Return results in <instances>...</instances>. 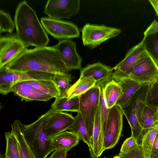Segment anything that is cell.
Listing matches in <instances>:
<instances>
[{"label": "cell", "instance_id": "1", "mask_svg": "<svg viewBox=\"0 0 158 158\" xmlns=\"http://www.w3.org/2000/svg\"><path fill=\"white\" fill-rule=\"evenodd\" d=\"M3 68L13 71H35L69 74L58 52L53 46L27 49L17 59Z\"/></svg>", "mask_w": 158, "mask_h": 158}, {"label": "cell", "instance_id": "2", "mask_svg": "<svg viewBox=\"0 0 158 158\" xmlns=\"http://www.w3.org/2000/svg\"><path fill=\"white\" fill-rule=\"evenodd\" d=\"M16 34L19 40L28 48L46 46L49 39L39 21L35 11L25 1L20 2L14 18Z\"/></svg>", "mask_w": 158, "mask_h": 158}, {"label": "cell", "instance_id": "3", "mask_svg": "<svg viewBox=\"0 0 158 158\" xmlns=\"http://www.w3.org/2000/svg\"><path fill=\"white\" fill-rule=\"evenodd\" d=\"M53 110L50 108L34 122L24 126V139L36 158H46L55 151L52 139L48 137L43 129L45 119Z\"/></svg>", "mask_w": 158, "mask_h": 158}, {"label": "cell", "instance_id": "4", "mask_svg": "<svg viewBox=\"0 0 158 158\" xmlns=\"http://www.w3.org/2000/svg\"><path fill=\"white\" fill-rule=\"evenodd\" d=\"M55 74L35 71H10L0 69V93L5 95L12 92L13 86L18 83L31 80H53Z\"/></svg>", "mask_w": 158, "mask_h": 158}, {"label": "cell", "instance_id": "5", "mask_svg": "<svg viewBox=\"0 0 158 158\" xmlns=\"http://www.w3.org/2000/svg\"><path fill=\"white\" fill-rule=\"evenodd\" d=\"M100 88L98 84L80 96L79 112L84 121L89 142L92 140L95 116L99 104Z\"/></svg>", "mask_w": 158, "mask_h": 158}, {"label": "cell", "instance_id": "6", "mask_svg": "<svg viewBox=\"0 0 158 158\" xmlns=\"http://www.w3.org/2000/svg\"><path fill=\"white\" fill-rule=\"evenodd\" d=\"M83 45L93 49L101 44L118 35L121 32L118 28L86 23L81 29Z\"/></svg>", "mask_w": 158, "mask_h": 158}, {"label": "cell", "instance_id": "7", "mask_svg": "<svg viewBox=\"0 0 158 158\" xmlns=\"http://www.w3.org/2000/svg\"><path fill=\"white\" fill-rule=\"evenodd\" d=\"M123 115L121 107L116 104L110 109L103 139L104 151L118 143L123 130Z\"/></svg>", "mask_w": 158, "mask_h": 158}, {"label": "cell", "instance_id": "8", "mask_svg": "<svg viewBox=\"0 0 158 158\" xmlns=\"http://www.w3.org/2000/svg\"><path fill=\"white\" fill-rule=\"evenodd\" d=\"M27 47L16 33H9L0 37V69L14 61Z\"/></svg>", "mask_w": 158, "mask_h": 158}, {"label": "cell", "instance_id": "9", "mask_svg": "<svg viewBox=\"0 0 158 158\" xmlns=\"http://www.w3.org/2000/svg\"><path fill=\"white\" fill-rule=\"evenodd\" d=\"M40 22L45 31L58 40L71 39L80 35L78 27L70 22L49 17L41 18Z\"/></svg>", "mask_w": 158, "mask_h": 158}, {"label": "cell", "instance_id": "10", "mask_svg": "<svg viewBox=\"0 0 158 158\" xmlns=\"http://www.w3.org/2000/svg\"><path fill=\"white\" fill-rule=\"evenodd\" d=\"M158 76V65L147 52L135 64L128 78L140 84H150Z\"/></svg>", "mask_w": 158, "mask_h": 158}, {"label": "cell", "instance_id": "11", "mask_svg": "<svg viewBox=\"0 0 158 158\" xmlns=\"http://www.w3.org/2000/svg\"><path fill=\"white\" fill-rule=\"evenodd\" d=\"M146 53L142 40L130 49L124 58L112 68V79L118 82L128 78L137 61Z\"/></svg>", "mask_w": 158, "mask_h": 158}, {"label": "cell", "instance_id": "12", "mask_svg": "<svg viewBox=\"0 0 158 158\" xmlns=\"http://www.w3.org/2000/svg\"><path fill=\"white\" fill-rule=\"evenodd\" d=\"M74 121L71 114L53 110L46 118L43 129L48 138L52 139L70 128Z\"/></svg>", "mask_w": 158, "mask_h": 158}, {"label": "cell", "instance_id": "13", "mask_svg": "<svg viewBox=\"0 0 158 158\" xmlns=\"http://www.w3.org/2000/svg\"><path fill=\"white\" fill-rule=\"evenodd\" d=\"M80 4L79 0H48L44 12L52 18L69 19L78 13Z\"/></svg>", "mask_w": 158, "mask_h": 158}, {"label": "cell", "instance_id": "14", "mask_svg": "<svg viewBox=\"0 0 158 158\" xmlns=\"http://www.w3.org/2000/svg\"><path fill=\"white\" fill-rule=\"evenodd\" d=\"M76 46V43L71 39L59 40L56 44L53 46L58 52L69 72L82 69V59L77 52Z\"/></svg>", "mask_w": 158, "mask_h": 158}, {"label": "cell", "instance_id": "15", "mask_svg": "<svg viewBox=\"0 0 158 158\" xmlns=\"http://www.w3.org/2000/svg\"><path fill=\"white\" fill-rule=\"evenodd\" d=\"M12 92L18 96L22 101H47L53 98L31 86L27 81L15 85L11 88Z\"/></svg>", "mask_w": 158, "mask_h": 158}, {"label": "cell", "instance_id": "16", "mask_svg": "<svg viewBox=\"0 0 158 158\" xmlns=\"http://www.w3.org/2000/svg\"><path fill=\"white\" fill-rule=\"evenodd\" d=\"M112 68L100 62L88 64L81 70L79 78H87L97 83L112 78Z\"/></svg>", "mask_w": 158, "mask_h": 158}, {"label": "cell", "instance_id": "17", "mask_svg": "<svg viewBox=\"0 0 158 158\" xmlns=\"http://www.w3.org/2000/svg\"><path fill=\"white\" fill-rule=\"evenodd\" d=\"M122 89V93L116 104L122 108L128 104L143 85L128 78L118 82Z\"/></svg>", "mask_w": 158, "mask_h": 158}, {"label": "cell", "instance_id": "18", "mask_svg": "<svg viewBox=\"0 0 158 158\" xmlns=\"http://www.w3.org/2000/svg\"><path fill=\"white\" fill-rule=\"evenodd\" d=\"M24 125L18 119L15 120L11 124V131L16 138L20 158H36L24 139Z\"/></svg>", "mask_w": 158, "mask_h": 158}, {"label": "cell", "instance_id": "19", "mask_svg": "<svg viewBox=\"0 0 158 158\" xmlns=\"http://www.w3.org/2000/svg\"><path fill=\"white\" fill-rule=\"evenodd\" d=\"M79 140L76 134L67 131L52 139V145L55 150L65 149L69 151L78 143Z\"/></svg>", "mask_w": 158, "mask_h": 158}, {"label": "cell", "instance_id": "20", "mask_svg": "<svg viewBox=\"0 0 158 158\" xmlns=\"http://www.w3.org/2000/svg\"><path fill=\"white\" fill-rule=\"evenodd\" d=\"M104 93L106 106L110 109L116 104L121 94L122 89L118 82L112 78L106 82Z\"/></svg>", "mask_w": 158, "mask_h": 158}, {"label": "cell", "instance_id": "21", "mask_svg": "<svg viewBox=\"0 0 158 158\" xmlns=\"http://www.w3.org/2000/svg\"><path fill=\"white\" fill-rule=\"evenodd\" d=\"M79 97L69 99L65 96L55 98L51 108L56 111H69L78 113L79 112Z\"/></svg>", "mask_w": 158, "mask_h": 158}, {"label": "cell", "instance_id": "22", "mask_svg": "<svg viewBox=\"0 0 158 158\" xmlns=\"http://www.w3.org/2000/svg\"><path fill=\"white\" fill-rule=\"evenodd\" d=\"M96 84L92 79L79 78L69 88L67 92V97L69 99L79 97L95 86Z\"/></svg>", "mask_w": 158, "mask_h": 158}, {"label": "cell", "instance_id": "23", "mask_svg": "<svg viewBox=\"0 0 158 158\" xmlns=\"http://www.w3.org/2000/svg\"><path fill=\"white\" fill-rule=\"evenodd\" d=\"M31 86L53 98L60 97V91L53 80H41L26 81Z\"/></svg>", "mask_w": 158, "mask_h": 158}, {"label": "cell", "instance_id": "24", "mask_svg": "<svg viewBox=\"0 0 158 158\" xmlns=\"http://www.w3.org/2000/svg\"><path fill=\"white\" fill-rule=\"evenodd\" d=\"M142 41L146 51L158 64V32L144 35Z\"/></svg>", "mask_w": 158, "mask_h": 158}, {"label": "cell", "instance_id": "25", "mask_svg": "<svg viewBox=\"0 0 158 158\" xmlns=\"http://www.w3.org/2000/svg\"><path fill=\"white\" fill-rule=\"evenodd\" d=\"M158 131L157 126L143 131L140 144L145 158H150L152 145Z\"/></svg>", "mask_w": 158, "mask_h": 158}, {"label": "cell", "instance_id": "26", "mask_svg": "<svg viewBox=\"0 0 158 158\" xmlns=\"http://www.w3.org/2000/svg\"><path fill=\"white\" fill-rule=\"evenodd\" d=\"M74 122L69 129V131L76 134L80 140L90 147V142L86 128L82 118L79 112L76 116L74 117Z\"/></svg>", "mask_w": 158, "mask_h": 158}, {"label": "cell", "instance_id": "27", "mask_svg": "<svg viewBox=\"0 0 158 158\" xmlns=\"http://www.w3.org/2000/svg\"><path fill=\"white\" fill-rule=\"evenodd\" d=\"M158 118L155 110L146 103L143 112L141 125L143 130L157 126Z\"/></svg>", "mask_w": 158, "mask_h": 158}, {"label": "cell", "instance_id": "28", "mask_svg": "<svg viewBox=\"0 0 158 158\" xmlns=\"http://www.w3.org/2000/svg\"><path fill=\"white\" fill-rule=\"evenodd\" d=\"M6 140L5 157L9 158H20L17 140L15 135L11 131L6 132Z\"/></svg>", "mask_w": 158, "mask_h": 158}, {"label": "cell", "instance_id": "29", "mask_svg": "<svg viewBox=\"0 0 158 158\" xmlns=\"http://www.w3.org/2000/svg\"><path fill=\"white\" fill-rule=\"evenodd\" d=\"M105 81L97 83L100 88V96L99 104L100 108L101 118L102 135L103 139L105 134L107 121L110 110L107 108L104 93V86L106 82Z\"/></svg>", "mask_w": 158, "mask_h": 158}, {"label": "cell", "instance_id": "30", "mask_svg": "<svg viewBox=\"0 0 158 158\" xmlns=\"http://www.w3.org/2000/svg\"><path fill=\"white\" fill-rule=\"evenodd\" d=\"M72 81V76L70 74H55L53 81L60 91V97L66 96L67 92L71 86L70 82Z\"/></svg>", "mask_w": 158, "mask_h": 158}, {"label": "cell", "instance_id": "31", "mask_svg": "<svg viewBox=\"0 0 158 158\" xmlns=\"http://www.w3.org/2000/svg\"><path fill=\"white\" fill-rule=\"evenodd\" d=\"M146 103L155 110L158 118V84L155 82L150 84Z\"/></svg>", "mask_w": 158, "mask_h": 158}, {"label": "cell", "instance_id": "32", "mask_svg": "<svg viewBox=\"0 0 158 158\" xmlns=\"http://www.w3.org/2000/svg\"><path fill=\"white\" fill-rule=\"evenodd\" d=\"M15 24L10 15L0 10V33L8 32L11 33L14 30Z\"/></svg>", "mask_w": 158, "mask_h": 158}, {"label": "cell", "instance_id": "33", "mask_svg": "<svg viewBox=\"0 0 158 158\" xmlns=\"http://www.w3.org/2000/svg\"><path fill=\"white\" fill-rule=\"evenodd\" d=\"M118 156L120 158H145L141 144L138 143L127 152Z\"/></svg>", "mask_w": 158, "mask_h": 158}, {"label": "cell", "instance_id": "34", "mask_svg": "<svg viewBox=\"0 0 158 158\" xmlns=\"http://www.w3.org/2000/svg\"><path fill=\"white\" fill-rule=\"evenodd\" d=\"M138 143V141L131 136L127 138L123 142L119 153L122 154L127 152Z\"/></svg>", "mask_w": 158, "mask_h": 158}, {"label": "cell", "instance_id": "35", "mask_svg": "<svg viewBox=\"0 0 158 158\" xmlns=\"http://www.w3.org/2000/svg\"><path fill=\"white\" fill-rule=\"evenodd\" d=\"M150 158H158V131L152 145Z\"/></svg>", "mask_w": 158, "mask_h": 158}, {"label": "cell", "instance_id": "36", "mask_svg": "<svg viewBox=\"0 0 158 158\" xmlns=\"http://www.w3.org/2000/svg\"><path fill=\"white\" fill-rule=\"evenodd\" d=\"M69 151L65 149L55 150L49 158H66Z\"/></svg>", "mask_w": 158, "mask_h": 158}, {"label": "cell", "instance_id": "37", "mask_svg": "<svg viewBox=\"0 0 158 158\" xmlns=\"http://www.w3.org/2000/svg\"><path fill=\"white\" fill-rule=\"evenodd\" d=\"M158 32V22L154 20L144 31V35Z\"/></svg>", "mask_w": 158, "mask_h": 158}, {"label": "cell", "instance_id": "38", "mask_svg": "<svg viewBox=\"0 0 158 158\" xmlns=\"http://www.w3.org/2000/svg\"><path fill=\"white\" fill-rule=\"evenodd\" d=\"M149 1L154 8L156 15L158 16V0H150Z\"/></svg>", "mask_w": 158, "mask_h": 158}, {"label": "cell", "instance_id": "39", "mask_svg": "<svg viewBox=\"0 0 158 158\" xmlns=\"http://www.w3.org/2000/svg\"><path fill=\"white\" fill-rule=\"evenodd\" d=\"M5 155H2V154H0V158H3ZM5 158H9L8 157H5Z\"/></svg>", "mask_w": 158, "mask_h": 158}, {"label": "cell", "instance_id": "40", "mask_svg": "<svg viewBox=\"0 0 158 158\" xmlns=\"http://www.w3.org/2000/svg\"><path fill=\"white\" fill-rule=\"evenodd\" d=\"M155 82L158 84V76L156 79Z\"/></svg>", "mask_w": 158, "mask_h": 158}, {"label": "cell", "instance_id": "41", "mask_svg": "<svg viewBox=\"0 0 158 158\" xmlns=\"http://www.w3.org/2000/svg\"><path fill=\"white\" fill-rule=\"evenodd\" d=\"M103 158H106V157H104ZM112 158H120L118 155L114 156Z\"/></svg>", "mask_w": 158, "mask_h": 158}]
</instances>
